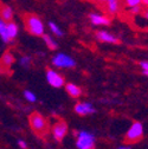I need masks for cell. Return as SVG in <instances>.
<instances>
[{
	"instance_id": "obj_1",
	"label": "cell",
	"mask_w": 148,
	"mask_h": 149,
	"mask_svg": "<svg viewBox=\"0 0 148 149\" xmlns=\"http://www.w3.org/2000/svg\"><path fill=\"white\" fill-rule=\"evenodd\" d=\"M24 23L26 30L36 37H42L45 33V26L42 19L36 14H26L24 17Z\"/></svg>"
},
{
	"instance_id": "obj_2",
	"label": "cell",
	"mask_w": 148,
	"mask_h": 149,
	"mask_svg": "<svg viewBox=\"0 0 148 149\" xmlns=\"http://www.w3.org/2000/svg\"><path fill=\"white\" fill-rule=\"evenodd\" d=\"M29 123L32 132L39 136H44L49 130V124L46 118L39 113H32L29 117Z\"/></svg>"
},
{
	"instance_id": "obj_3",
	"label": "cell",
	"mask_w": 148,
	"mask_h": 149,
	"mask_svg": "<svg viewBox=\"0 0 148 149\" xmlns=\"http://www.w3.org/2000/svg\"><path fill=\"white\" fill-rule=\"evenodd\" d=\"M96 139L94 134H91L85 130L78 132L76 134V147L77 149H95Z\"/></svg>"
},
{
	"instance_id": "obj_4",
	"label": "cell",
	"mask_w": 148,
	"mask_h": 149,
	"mask_svg": "<svg viewBox=\"0 0 148 149\" xmlns=\"http://www.w3.org/2000/svg\"><path fill=\"white\" fill-rule=\"evenodd\" d=\"M143 124L141 122H134L129 129L127 130V134L124 136V141L128 144H132V143H136L140 142L143 137Z\"/></svg>"
},
{
	"instance_id": "obj_5",
	"label": "cell",
	"mask_w": 148,
	"mask_h": 149,
	"mask_svg": "<svg viewBox=\"0 0 148 149\" xmlns=\"http://www.w3.org/2000/svg\"><path fill=\"white\" fill-rule=\"evenodd\" d=\"M52 65L58 69H70L76 65V62L65 53H58L52 58Z\"/></svg>"
},
{
	"instance_id": "obj_6",
	"label": "cell",
	"mask_w": 148,
	"mask_h": 149,
	"mask_svg": "<svg viewBox=\"0 0 148 149\" xmlns=\"http://www.w3.org/2000/svg\"><path fill=\"white\" fill-rule=\"evenodd\" d=\"M68 130H69L68 124H66L64 121H62V120H61V121L56 122V123H54V124L52 125L51 133H52L53 139L56 140V141H62V140L66 136Z\"/></svg>"
},
{
	"instance_id": "obj_7",
	"label": "cell",
	"mask_w": 148,
	"mask_h": 149,
	"mask_svg": "<svg viewBox=\"0 0 148 149\" xmlns=\"http://www.w3.org/2000/svg\"><path fill=\"white\" fill-rule=\"evenodd\" d=\"M46 81L53 88H62V86H64V83H65L64 77L62 74L52 69H49L46 71Z\"/></svg>"
},
{
	"instance_id": "obj_8",
	"label": "cell",
	"mask_w": 148,
	"mask_h": 149,
	"mask_svg": "<svg viewBox=\"0 0 148 149\" xmlns=\"http://www.w3.org/2000/svg\"><path fill=\"white\" fill-rule=\"evenodd\" d=\"M96 111L95 107L89 102H81L77 103L75 105V113L81 115V116H87V115H91Z\"/></svg>"
},
{
	"instance_id": "obj_9",
	"label": "cell",
	"mask_w": 148,
	"mask_h": 149,
	"mask_svg": "<svg viewBox=\"0 0 148 149\" xmlns=\"http://www.w3.org/2000/svg\"><path fill=\"white\" fill-rule=\"evenodd\" d=\"M96 38L102 43H108V44H117L119 43L117 37L112 34V33H109V32H107V31L96 32Z\"/></svg>"
},
{
	"instance_id": "obj_10",
	"label": "cell",
	"mask_w": 148,
	"mask_h": 149,
	"mask_svg": "<svg viewBox=\"0 0 148 149\" xmlns=\"http://www.w3.org/2000/svg\"><path fill=\"white\" fill-rule=\"evenodd\" d=\"M103 6H104V11L110 15L117 14L121 8V0H107L103 4Z\"/></svg>"
},
{
	"instance_id": "obj_11",
	"label": "cell",
	"mask_w": 148,
	"mask_h": 149,
	"mask_svg": "<svg viewBox=\"0 0 148 149\" xmlns=\"http://www.w3.org/2000/svg\"><path fill=\"white\" fill-rule=\"evenodd\" d=\"M89 17H90L91 24L95 25V26H102V25H109L110 24V19L107 15L98 14V13H91V14H89Z\"/></svg>"
},
{
	"instance_id": "obj_12",
	"label": "cell",
	"mask_w": 148,
	"mask_h": 149,
	"mask_svg": "<svg viewBox=\"0 0 148 149\" xmlns=\"http://www.w3.org/2000/svg\"><path fill=\"white\" fill-rule=\"evenodd\" d=\"M13 63H14V56L10 51H6L0 58V66L4 69H10L13 65Z\"/></svg>"
},
{
	"instance_id": "obj_13",
	"label": "cell",
	"mask_w": 148,
	"mask_h": 149,
	"mask_svg": "<svg viewBox=\"0 0 148 149\" xmlns=\"http://www.w3.org/2000/svg\"><path fill=\"white\" fill-rule=\"evenodd\" d=\"M65 90L68 92V95L72 98H78L82 95V89L78 85L73 84V83H66L65 84Z\"/></svg>"
},
{
	"instance_id": "obj_14",
	"label": "cell",
	"mask_w": 148,
	"mask_h": 149,
	"mask_svg": "<svg viewBox=\"0 0 148 149\" xmlns=\"http://www.w3.org/2000/svg\"><path fill=\"white\" fill-rule=\"evenodd\" d=\"M0 18L5 22H11L13 19V10L5 4H0Z\"/></svg>"
},
{
	"instance_id": "obj_15",
	"label": "cell",
	"mask_w": 148,
	"mask_h": 149,
	"mask_svg": "<svg viewBox=\"0 0 148 149\" xmlns=\"http://www.w3.org/2000/svg\"><path fill=\"white\" fill-rule=\"evenodd\" d=\"M0 38H1V40L6 44L11 42L10 37L7 34V22L3 20L1 18H0Z\"/></svg>"
},
{
	"instance_id": "obj_16",
	"label": "cell",
	"mask_w": 148,
	"mask_h": 149,
	"mask_svg": "<svg viewBox=\"0 0 148 149\" xmlns=\"http://www.w3.org/2000/svg\"><path fill=\"white\" fill-rule=\"evenodd\" d=\"M18 33H19V27H18V25L14 23V22H7V34L10 37V39H14L17 38Z\"/></svg>"
},
{
	"instance_id": "obj_17",
	"label": "cell",
	"mask_w": 148,
	"mask_h": 149,
	"mask_svg": "<svg viewBox=\"0 0 148 149\" xmlns=\"http://www.w3.org/2000/svg\"><path fill=\"white\" fill-rule=\"evenodd\" d=\"M42 37H43V39H44V43L46 44V46H47L50 50H56V49L58 47V45H57L56 40H54V39L52 38V37H51L50 34L44 33Z\"/></svg>"
},
{
	"instance_id": "obj_18",
	"label": "cell",
	"mask_w": 148,
	"mask_h": 149,
	"mask_svg": "<svg viewBox=\"0 0 148 149\" xmlns=\"http://www.w3.org/2000/svg\"><path fill=\"white\" fill-rule=\"evenodd\" d=\"M49 27H50L51 32H52L54 36H58V37H62V36H63V31L61 30V27H59L57 24L50 22V23H49Z\"/></svg>"
},
{
	"instance_id": "obj_19",
	"label": "cell",
	"mask_w": 148,
	"mask_h": 149,
	"mask_svg": "<svg viewBox=\"0 0 148 149\" xmlns=\"http://www.w3.org/2000/svg\"><path fill=\"white\" fill-rule=\"evenodd\" d=\"M24 98H25L27 102H30V103L37 102V96L34 95V92H32V91H30V90H25V91H24Z\"/></svg>"
},
{
	"instance_id": "obj_20",
	"label": "cell",
	"mask_w": 148,
	"mask_h": 149,
	"mask_svg": "<svg viewBox=\"0 0 148 149\" xmlns=\"http://www.w3.org/2000/svg\"><path fill=\"white\" fill-rule=\"evenodd\" d=\"M123 1H124L126 7H128V8H132V7L142 5V0H123Z\"/></svg>"
},
{
	"instance_id": "obj_21",
	"label": "cell",
	"mask_w": 148,
	"mask_h": 149,
	"mask_svg": "<svg viewBox=\"0 0 148 149\" xmlns=\"http://www.w3.org/2000/svg\"><path fill=\"white\" fill-rule=\"evenodd\" d=\"M19 62H20V65H22V66L29 68L30 64H31V57H29V56H23Z\"/></svg>"
},
{
	"instance_id": "obj_22",
	"label": "cell",
	"mask_w": 148,
	"mask_h": 149,
	"mask_svg": "<svg viewBox=\"0 0 148 149\" xmlns=\"http://www.w3.org/2000/svg\"><path fill=\"white\" fill-rule=\"evenodd\" d=\"M129 10H131V13H132V14H138V13H140V12L142 11V5L132 7V8H129Z\"/></svg>"
},
{
	"instance_id": "obj_23",
	"label": "cell",
	"mask_w": 148,
	"mask_h": 149,
	"mask_svg": "<svg viewBox=\"0 0 148 149\" xmlns=\"http://www.w3.org/2000/svg\"><path fill=\"white\" fill-rule=\"evenodd\" d=\"M18 146L22 149H27V143L24 140H18Z\"/></svg>"
},
{
	"instance_id": "obj_24",
	"label": "cell",
	"mask_w": 148,
	"mask_h": 149,
	"mask_svg": "<svg viewBox=\"0 0 148 149\" xmlns=\"http://www.w3.org/2000/svg\"><path fill=\"white\" fill-rule=\"evenodd\" d=\"M140 66L142 68L143 71H148V62H141L140 63Z\"/></svg>"
},
{
	"instance_id": "obj_25",
	"label": "cell",
	"mask_w": 148,
	"mask_h": 149,
	"mask_svg": "<svg viewBox=\"0 0 148 149\" xmlns=\"http://www.w3.org/2000/svg\"><path fill=\"white\" fill-rule=\"evenodd\" d=\"M116 149H132V148H131V146H128V144H127V146H121V147H117Z\"/></svg>"
},
{
	"instance_id": "obj_26",
	"label": "cell",
	"mask_w": 148,
	"mask_h": 149,
	"mask_svg": "<svg viewBox=\"0 0 148 149\" xmlns=\"http://www.w3.org/2000/svg\"><path fill=\"white\" fill-rule=\"evenodd\" d=\"M142 6H145L146 8H148V0H142Z\"/></svg>"
},
{
	"instance_id": "obj_27",
	"label": "cell",
	"mask_w": 148,
	"mask_h": 149,
	"mask_svg": "<svg viewBox=\"0 0 148 149\" xmlns=\"http://www.w3.org/2000/svg\"><path fill=\"white\" fill-rule=\"evenodd\" d=\"M94 1H96V3H98V4H101V5H103L107 0H94Z\"/></svg>"
},
{
	"instance_id": "obj_28",
	"label": "cell",
	"mask_w": 148,
	"mask_h": 149,
	"mask_svg": "<svg viewBox=\"0 0 148 149\" xmlns=\"http://www.w3.org/2000/svg\"><path fill=\"white\" fill-rule=\"evenodd\" d=\"M143 17L146 18V19H148V8H147V10L143 12Z\"/></svg>"
},
{
	"instance_id": "obj_29",
	"label": "cell",
	"mask_w": 148,
	"mask_h": 149,
	"mask_svg": "<svg viewBox=\"0 0 148 149\" xmlns=\"http://www.w3.org/2000/svg\"><path fill=\"white\" fill-rule=\"evenodd\" d=\"M143 74H146V76H148V71H143Z\"/></svg>"
}]
</instances>
